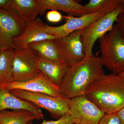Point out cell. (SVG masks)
<instances>
[{
	"label": "cell",
	"instance_id": "9a60e30c",
	"mask_svg": "<svg viewBox=\"0 0 124 124\" xmlns=\"http://www.w3.org/2000/svg\"><path fill=\"white\" fill-rule=\"evenodd\" d=\"M36 65L38 70L42 72L57 86H59L69 67L66 63L51 62L37 56Z\"/></svg>",
	"mask_w": 124,
	"mask_h": 124
},
{
	"label": "cell",
	"instance_id": "52a82bcc",
	"mask_svg": "<svg viewBox=\"0 0 124 124\" xmlns=\"http://www.w3.org/2000/svg\"><path fill=\"white\" fill-rule=\"evenodd\" d=\"M38 55L28 48L14 50L13 76L14 81L25 82L31 79L41 72L37 68Z\"/></svg>",
	"mask_w": 124,
	"mask_h": 124
},
{
	"label": "cell",
	"instance_id": "cb8c5ba5",
	"mask_svg": "<svg viewBox=\"0 0 124 124\" xmlns=\"http://www.w3.org/2000/svg\"><path fill=\"white\" fill-rule=\"evenodd\" d=\"M116 22L118 30L124 38V9L118 16Z\"/></svg>",
	"mask_w": 124,
	"mask_h": 124
},
{
	"label": "cell",
	"instance_id": "f1b7e54d",
	"mask_svg": "<svg viewBox=\"0 0 124 124\" xmlns=\"http://www.w3.org/2000/svg\"><path fill=\"white\" fill-rule=\"evenodd\" d=\"M123 108H124V107H123Z\"/></svg>",
	"mask_w": 124,
	"mask_h": 124
},
{
	"label": "cell",
	"instance_id": "30bf717a",
	"mask_svg": "<svg viewBox=\"0 0 124 124\" xmlns=\"http://www.w3.org/2000/svg\"><path fill=\"white\" fill-rule=\"evenodd\" d=\"M105 14L104 13L98 12L89 13L78 17L69 15L64 16L63 17L66 20L64 24L57 27L50 26L46 24L44 31L46 33L57 38H62L75 31L85 29L91 23Z\"/></svg>",
	"mask_w": 124,
	"mask_h": 124
},
{
	"label": "cell",
	"instance_id": "d4e9b609",
	"mask_svg": "<svg viewBox=\"0 0 124 124\" xmlns=\"http://www.w3.org/2000/svg\"><path fill=\"white\" fill-rule=\"evenodd\" d=\"M0 9L7 11H13L12 0H0Z\"/></svg>",
	"mask_w": 124,
	"mask_h": 124
},
{
	"label": "cell",
	"instance_id": "ac0fdd59",
	"mask_svg": "<svg viewBox=\"0 0 124 124\" xmlns=\"http://www.w3.org/2000/svg\"><path fill=\"white\" fill-rule=\"evenodd\" d=\"M12 5L14 9L26 23L32 22L40 14L37 0H12Z\"/></svg>",
	"mask_w": 124,
	"mask_h": 124
},
{
	"label": "cell",
	"instance_id": "7402d4cb",
	"mask_svg": "<svg viewBox=\"0 0 124 124\" xmlns=\"http://www.w3.org/2000/svg\"><path fill=\"white\" fill-rule=\"evenodd\" d=\"M75 123L72 116L70 114L65 115L59 119L54 121H46L44 119L41 124H72ZM27 124H33L32 121Z\"/></svg>",
	"mask_w": 124,
	"mask_h": 124
},
{
	"label": "cell",
	"instance_id": "3957f363",
	"mask_svg": "<svg viewBox=\"0 0 124 124\" xmlns=\"http://www.w3.org/2000/svg\"><path fill=\"white\" fill-rule=\"evenodd\" d=\"M103 67L112 73L119 75L124 72V38L116 24L98 40Z\"/></svg>",
	"mask_w": 124,
	"mask_h": 124
},
{
	"label": "cell",
	"instance_id": "ffe728a7",
	"mask_svg": "<svg viewBox=\"0 0 124 124\" xmlns=\"http://www.w3.org/2000/svg\"><path fill=\"white\" fill-rule=\"evenodd\" d=\"M124 3V0H90L84 6L89 13H110Z\"/></svg>",
	"mask_w": 124,
	"mask_h": 124
},
{
	"label": "cell",
	"instance_id": "d6986e66",
	"mask_svg": "<svg viewBox=\"0 0 124 124\" xmlns=\"http://www.w3.org/2000/svg\"><path fill=\"white\" fill-rule=\"evenodd\" d=\"M14 50L0 52V84L13 82V63Z\"/></svg>",
	"mask_w": 124,
	"mask_h": 124
},
{
	"label": "cell",
	"instance_id": "4316f807",
	"mask_svg": "<svg viewBox=\"0 0 124 124\" xmlns=\"http://www.w3.org/2000/svg\"><path fill=\"white\" fill-rule=\"evenodd\" d=\"M119 75H120L121 76L123 77H124V73H121V74H120Z\"/></svg>",
	"mask_w": 124,
	"mask_h": 124
},
{
	"label": "cell",
	"instance_id": "7c38bea8",
	"mask_svg": "<svg viewBox=\"0 0 124 124\" xmlns=\"http://www.w3.org/2000/svg\"><path fill=\"white\" fill-rule=\"evenodd\" d=\"M46 24L39 17L32 22L26 23L23 33L13 41L15 48L24 49L28 48V45L31 43L58 38L56 36L49 35L45 31Z\"/></svg>",
	"mask_w": 124,
	"mask_h": 124
},
{
	"label": "cell",
	"instance_id": "8992f818",
	"mask_svg": "<svg viewBox=\"0 0 124 124\" xmlns=\"http://www.w3.org/2000/svg\"><path fill=\"white\" fill-rule=\"evenodd\" d=\"M26 24L15 10L0 9V52L15 49L13 41L23 33Z\"/></svg>",
	"mask_w": 124,
	"mask_h": 124
},
{
	"label": "cell",
	"instance_id": "2e32d148",
	"mask_svg": "<svg viewBox=\"0 0 124 124\" xmlns=\"http://www.w3.org/2000/svg\"><path fill=\"white\" fill-rule=\"evenodd\" d=\"M28 48L33 50L40 57L57 63H66L55 39H46L33 42L29 45Z\"/></svg>",
	"mask_w": 124,
	"mask_h": 124
},
{
	"label": "cell",
	"instance_id": "5bb4252c",
	"mask_svg": "<svg viewBox=\"0 0 124 124\" xmlns=\"http://www.w3.org/2000/svg\"><path fill=\"white\" fill-rule=\"evenodd\" d=\"M7 109L27 110L43 115L40 108L31 102L17 97L0 84V112Z\"/></svg>",
	"mask_w": 124,
	"mask_h": 124
},
{
	"label": "cell",
	"instance_id": "7a4b0ae2",
	"mask_svg": "<svg viewBox=\"0 0 124 124\" xmlns=\"http://www.w3.org/2000/svg\"><path fill=\"white\" fill-rule=\"evenodd\" d=\"M85 95L104 113L116 112L124 105V77L104 74L89 85Z\"/></svg>",
	"mask_w": 124,
	"mask_h": 124
},
{
	"label": "cell",
	"instance_id": "5b68a950",
	"mask_svg": "<svg viewBox=\"0 0 124 124\" xmlns=\"http://www.w3.org/2000/svg\"><path fill=\"white\" fill-rule=\"evenodd\" d=\"M124 9V3L113 11L105 14L84 29L81 39L85 56L93 55V47L95 41L112 29L117 17Z\"/></svg>",
	"mask_w": 124,
	"mask_h": 124
},
{
	"label": "cell",
	"instance_id": "484cf974",
	"mask_svg": "<svg viewBox=\"0 0 124 124\" xmlns=\"http://www.w3.org/2000/svg\"><path fill=\"white\" fill-rule=\"evenodd\" d=\"M119 117L121 124H124V109L122 108L116 112Z\"/></svg>",
	"mask_w": 124,
	"mask_h": 124
},
{
	"label": "cell",
	"instance_id": "8fae6325",
	"mask_svg": "<svg viewBox=\"0 0 124 124\" xmlns=\"http://www.w3.org/2000/svg\"><path fill=\"white\" fill-rule=\"evenodd\" d=\"M0 84L9 91L20 90L33 93H43L54 97H62L59 86L54 84L41 72L33 79L25 82L13 81Z\"/></svg>",
	"mask_w": 124,
	"mask_h": 124
},
{
	"label": "cell",
	"instance_id": "83f0119b",
	"mask_svg": "<svg viewBox=\"0 0 124 124\" xmlns=\"http://www.w3.org/2000/svg\"><path fill=\"white\" fill-rule=\"evenodd\" d=\"M72 124H77V123H72Z\"/></svg>",
	"mask_w": 124,
	"mask_h": 124
},
{
	"label": "cell",
	"instance_id": "603a6c76",
	"mask_svg": "<svg viewBox=\"0 0 124 124\" xmlns=\"http://www.w3.org/2000/svg\"><path fill=\"white\" fill-rule=\"evenodd\" d=\"M63 18V17L59 11L54 10L48 11L46 15V19L51 23L59 22Z\"/></svg>",
	"mask_w": 124,
	"mask_h": 124
},
{
	"label": "cell",
	"instance_id": "277c9868",
	"mask_svg": "<svg viewBox=\"0 0 124 124\" xmlns=\"http://www.w3.org/2000/svg\"><path fill=\"white\" fill-rule=\"evenodd\" d=\"M10 91L19 98L31 102L38 108L46 110L53 118L58 119L65 115L70 114V99L64 97H54L43 93L20 90Z\"/></svg>",
	"mask_w": 124,
	"mask_h": 124
},
{
	"label": "cell",
	"instance_id": "4fadbf2b",
	"mask_svg": "<svg viewBox=\"0 0 124 124\" xmlns=\"http://www.w3.org/2000/svg\"><path fill=\"white\" fill-rule=\"evenodd\" d=\"M40 6V15L45 14L47 10H60L69 16L80 17L89 13L84 7L73 0H37Z\"/></svg>",
	"mask_w": 124,
	"mask_h": 124
},
{
	"label": "cell",
	"instance_id": "ba28073f",
	"mask_svg": "<svg viewBox=\"0 0 124 124\" xmlns=\"http://www.w3.org/2000/svg\"><path fill=\"white\" fill-rule=\"evenodd\" d=\"M70 114L75 123L98 124L105 113L85 95L70 99Z\"/></svg>",
	"mask_w": 124,
	"mask_h": 124
},
{
	"label": "cell",
	"instance_id": "6da1fadb",
	"mask_svg": "<svg viewBox=\"0 0 124 124\" xmlns=\"http://www.w3.org/2000/svg\"><path fill=\"white\" fill-rule=\"evenodd\" d=\"M103 67L98 55L85 56L65 74L59 86L61 95L69 99L85 95L89 85L105 74Z\"/></svg>",
	"mask_w": 124,
	"mask_h": 124
},
{
	"label": "cell",
	"instance_id": "44dd1931",
	"mask_svg": "<svg viewBox=\"0 0 124 124\" xmlns=\"http://www.w3.org/2000/svg\"><path fill=\"white\" fill-rule=\"evenodd\" d=\"M98 124H121L117 112L105 113Z\"/></svg>",
	"mask_w": 124,
	"mask_h": 124
},
{
	"label": "cell",
	"instance_id": "9c48e42d",
	"mask_svg": "<svg viewBox=\"0 0 124 124\" xmlns=\"http://www.w3.org/2000/svg\"><path fill=\"white\" fill-rule=\"evenodd\" d=\"M84 30L75 31L67 36L55 39L63 59L69 67L85 57L81 39Z\"/></svg>",
	"mask_w": 124,
	"mask_h": 124
},
{
	"label": "cell",
	"instance_id": "e0dca14e",
	"mask_svg": "<svg viewBox=\"0 0 124 124\" xmlns=\"http://www.w3.org/2000/svg\"><path fill=\"white\" fill-rule=\"evenodd\" d=\"M43 117V115L27 110H5L0 112V124H27L34 120L42 119Z\"/></svg>",
	"mask_w": 124,
	"mask_h": 124
}]
</instances>
